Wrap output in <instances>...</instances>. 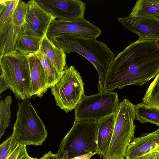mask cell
Listing matches in <instances>:
<instances>
[{
	"instance_id": "obj_1",
	"label": "cell",
	"mask_w": 159,
	"mask_h": 159,
	"mask_svg": "<svg viewBox=\"0 0 159 159\" xmlns=\"http://www.w3.org/2000/svg\"><path fill=\"white\" fill-rule=\"evenodd\" d=\"M159 71V46L156 40L131 43L115 57L107 75L106 91L129 85L141 86Z\"/></svg>"
},
{
	"instance_id": "obj_2",
	"label": "cell",
	"mask_w": 159,
	"mask_h": 159,
	"mask_svg": "<svg viewBox=\"0 0 159 159\" xmlns=\"http://www.w3.org/2000/svg\"><path fill=\"white\" fill-rule=\"evenodd\" d=\"M55 45L62 48L66 53L76 52L88 60L98 73V93L106 91V77L115 57L113 52L104 43L95 38H84L63 34L50 39Z\"/></svg>"
},
{
	"instance_id": "obj_3",
	"label": "cell",
	"mask_w": 159,
	"mask_h": 159,
	"mask_svg": "<svg viewBox=\"0 0 159 159\" xmlns=\"http://www.w3.org/2000/svg\"><path fill=\"white\" fill-rule=\"evenodd\" d=\"M27 55L14 50L0 56V93L9 89L19 100L33 96Z\"/></svg>"
},
{
	"instance_id": "obj_4",
	"label": "cell",
	"mask_w": 159,
	"mask_h": 159,
	"mask_svg": "<svg viewBox=\"0 0 159 159\" xmlns=\"http://www.w3.org/2000/svg\"><path fill=\"white\" fill-rule=\"evenodd\" d=\"M98 121L75 120L73 126L61 141L57 153L68 159L97 151Z\"/></svg>"
},
{
	"instance_id": "obj_5",
	"label": "cell",
	"mask_w": 159,
	"mask_h": 159,
	"mask_svg": "<svg viewBox=\"0 0 159 159\" xmlns=\"http://www.w3.org/2000/svg\"><path fill=\"white\" fill-rule=\"evenodd\" d=\"M11 135L13 144L35 146L41 145L47 138L45 125L29 101L19 103Z\"/></svg>"
},
{
	"instance_id": "obj_6",
	"label": "cell",
	"mask_w": 159,
	"mask_h": 159,
	"mask_svg": "<svg viewBox=\"0 0 159 159\" xmlns=\"http://www.w3.org/2000/svg\"><path fill=\"white\" fill-rule=\"evenodd\" d=\"M135 105L126 98L119 104L116 112L114 129L108 151L103 159L125 157L127 147L134 136L136 125Z\"/></svg>"
},
{
	"instance_id": "obj_7",
	"label": "cell",
	"mask_w": 159,
	"mask_h": 159,
	"mask_svg": "<svg viewBox=\"0 0 159 159\" xmlns=\"http://www.w3.org/2000/svg\"><path fill=\"white\" fill-rule=\"evenodd\" d=\"M84 85L75 66L66 65L60 80L51 88L56 105L66 113L74 109L84 95Z\"/></svg>"
},
{
	"instance_id": "obj_8",
	"label": "cell",
	"mask_w": 159,
	"mask_h": 159,
	"mask_svg": "<svg viewBox=\"0 0 159 159\" xmlns=\"http://www.w3.org/2000/svg\"><path fill=\"white\" fill-rule=\"evenodd\" d=\"M119 102L118 94L113 91L84 95L74 109L75 120L98 121L116 112Z\"/></svg>"
},
{
	"instance_id": "obj_9",
	"label": "cell",
	"mask_w": 159,
	"mask_h": 159,
	"mask_svg": "<svg viewBox=\"0 0 159 159\" xmlns=\"http://www.w3.org/2000/svg\"><path fill=\"white\" fill-rule=\"evenodd\" d=\"M102 30L84 18L75 20H53L47 33L50 40L59 34H67L84 38L96 39L101 35Z\"/></svg>"
},
{
	"instance_id": "obj_10",
	"label": "cell",
	"mask_w": 159,
	"mask_h": 159,
	"mask_svg": "<svg viewBox=\"0 0 159 159\" xmlns=\"http://www.w3.org/2000/svg\"><path fill=\"white\" fill-rule=\"evenodd\" d=\"M58 19L75 20L84 18L86 4L80 0H36Z\"/></svg>"
},
{
	"instance_id": "obj_11",
	"label": "cell",
	"mask_w": 159,
	"mask_h": 159,
	"mask_svg": "<svg viewBox=\"0 0 159 159\" xmlns=\"http://www.w3.org/2000/svg\"><path fill=\"white\" fill-rule=\"evenodd\" d=\"M25 30L28 34L42 38L52 22L56 18L40 6L36 0L28 1Z\"/></svg>"
},
{
	"instance_id": "obj_12",
	"label": "cell",
	"mask_w": 159,
	"mask_h": 159,
	"mask_svg": "<svg viewBox=\"0 0 159 159\" xmlns=\"http://www.w3.org/2000/svg\"><path fill=\"white\" fill-rule=\"evenodd\" d=\"M125 29L137 34L138 40H159V18L154 16L118 18Z\"/></svg>"
},
{
	"instance_id": "obj_13",
	"label": "cell",
	"mask_w": 159,
	"mask_h": 159,
	"mask_svg": "<svg viewBox=\"0 0 159 159\" xmlns=\"http://www.w3.org/2000/svg\"><path fill=\"white\" fill-rule=\"evenodd\" d=\"M27 8V3L20 0L13 12L0 56L16 50L15 44L18 36L22 32L25 31V18Z\"/></svg>"
},
{
	"instance_id": "obj_14",
	"label": "cell",
	"mask_w": 159,
	"mask_h": 159,
	"mask_svg": "<svg viewBox=\"0 0 159 159\" xmlns=\"http://www.w3.org/2000/svg\"><path fill=\"white\" fill-rule=\"evenodd\" d=\"M159 145V128L141 136H134L131 139L126 151V159H137L155 149Z\"/></svg>"
},
{
	"instance_id": "obj_15",
	"label": "cell",
	"mask_w": 159,
	"mask_h": 159,
	"mask_svg": "<svg viewBox=\"0 0 159 159\" xmlns=\"http://www.w3.org/2000/svg\"><path fill=\"white\" fill-rule=\"evenodd\" d=\"M27 57L33 95L42 98L49 89L45 71L40 61L35 53L27 55Z\"/></svg>"
},
{
	"instance_id": "obj_16",
	"label": "cell",
	"mask_w": 159,
	"mask_h": 159,
	"mask_svg": "<svg viewBox=\"0 0 159 159\" xmlns=\"http://www.w3.org/2000/svg\"><path fill=\"white\" fill-rule=\"evenodd\" d=\"M116 112L98 121L97 154L101 157L107 153L113 135Z\"/></svg>"
},
{
	"instance_id": "obj_17",
	"label": "cell",
	"mask_w": 159,
	"mask_h": 159,
	"mask_svg": "<svg viewBox=\"0 0 159 159\" xmlns=\"http://www.w3.org/2000/svg\"><path fill=\"white\" fill-rule=\"evenodd\" d=\"M39 50L52 61L59 72L63 73L66 66V53L62 48L57 47L50 40L46 34L42 38Z\"/></svg>"
},
{
	"instance_id": "obj_18",
	"label": "cell",
	"mask_w": 159,
	"mask_h": 159,
	"mask_svg": "<svg viewBox=\"0 0 159 159\" xmlns=\"http://www.w3.org/2000/svg\"><path fill=\"white\" fill-rule=\"evenodd\" d=\"M42 38L30 35L25 31L18 36L15 44V50L28 55L35 53L39 50Z\"/></svg>"
},
{
	"instance_id": "obj_19",
	"label": "cell",
	"mask_w": 159,
	"mask_h": 159,
	"mask_svg": "<svg viewBox=\"0 0 159 159\" xmlns=\"http://www.w3.org/2000/svg\"><path fill=\"white\" fill-rule=\"evenodd\" d=\"M134 17L154 16L159 18V0H138L129 15Z\"/></svg>"
},
{
	"instance_id": "obj_20",
	"label": "cell",
	"mask_w": 159,
	"mask_h": 159,
	"mask_svg": "<svg viewBox=\"0 0 159 159\" xmlns=\"http://www.w3.org/2000/svg\"><path fill=\"white\" fill-rule=\"evenodd\" d=\"M19 0L0 1V39L6 38L8 28L13 12Z\"/></svg>"
},
{
	"instance_id": "obj_21",
	"label": "cell",
	"mask_w": 159,
	"mask_h": 159,
	"mask_svg": "<svg viewBox=\"0 0 159 159\" xmlns=\"http://www.w3.org/2000/svg\"><path fill=\"white\" fill-rule=\"evenodd\" d=\"M136 119L141 124L149 122L159 126V109L143 103L135 105Z\"/></svg>"
},
{
	"instance_id": "obj_22",
	"label": "cell",
	"mask_w": 159,
	"mask_h": 159,
	"mask_svg": "<svg viewBox=\"0 0 159 159\" xmlns=\"http://www.w3.org/2000/svg\"><path fill=\"white\" fill-rule=\"evenodd\" d=\"M39 58L43 66L45 74L49 88L53 86L60 80L63 73L59 72L52 61L42 51L35 53Z\"/></svg>"
},
{
	"instance_id": "obj_23",
	"label": "cell",
	"mask_w": 159,
	"mask_h": 159,
	"mask_svg": "<svg viewBox=\"0 0 159 159\" xmlns=\"http://www.w3.org/2000/svg\"><path fill=\"white\" fill-rule=\"evenodd\" d=\"M142 103L159 109V71L142 98Z\"/></svg>"
},
{
	"instance_id": "obj_24",
	"label": "cell",
	"mask_w": 159,
	"mask_h": 159,
	"mask_svg": "<svg viewBox=\"0 0 159 159\" xmlns=\"http://www.w3.org/2000/svg\"><path fill=\"white\" fill-rule=\"evenodd\" d=\"M12 98L10 95L0 102V139L3 134L5 129L10 125L11 105Z\"/></svg>"
},
{
	"instance_id": "obj_25",
	"label": "cell",
	"mask_w": 159,
	"mask_h": 159,
	"mask_svg": "<svg viewBox=\"0 0 159 159\" xmlns=\"http://www.w3.org/2000/svg\"><path fill=\"white\" fill-rule=\"evenodd\" d=\"M26 145L13 144L6 159H38L30 157L26 149Z\"/></svg>"
},
{
	"instance_id": "obj_26",
	"label": "cell",
	"mask_w": 159,
	"mask_h": 159,
	"mask_svg": "<svg viewBox=\"0 0 159 159\" xmlns=\"http://www.w3.org/2000/svg\"><path fill=\"white\" fill-rule=\"evenodd\" d=\"M13 144L11 135L0 145V159H6L11 148Z\"/></svg>"
},
{
	"instance_id": "obj_27",
	"label": "cell",
	"mask_w": 159,
	"mask_h": 159,
	"mask_svg": "<svg viewBox=\"0 0 159 159\" xmlns=\"http://www.w3.org/2000/svg\"><path fill=\"white\" fill-rule=\"evenodd\" d=\"M96 154H97L96 153L89 152L86 154L75 157L70 159H90L93 156ZM61 158L62 159H68L64 156H63Z\"/></svg>"
},
{
	"instance_id": "obj_28",
	"label": "cell",
	"mask_w": 159,
	"mask_h": 159,
	"mask_svg": "<svg viewBox=\"0 0 159 159\" xmlns=\"http://www.w3.org/2000/svg\"><path fill=\"white\" fill-rule=\"evenodd\" d=\"M137 159H157L155 149Z\"/></svg>"
},
{
	"instance_id": "obj_29",
	"label": "cell",
	"mask_w": 159,
	"mask_h": 159,
	"mask_svg": "<svg viewBox=\"0 0 159 159\" xmlns=\"http://www.w3.org/2000/svg\"><path fill=\"white\" fill-rule=\"evenodd\" d=\"M59 157L57 154H53L51 151L46 152L39 159H58Z\"/></svg>"
},
{
	"instance_id": "obj_30",
	"label": "cell",
	"mask_w": 159,
	"mask_h": 159,
	"mask_svg": "<svg viewBox=\"0 0 159 159\" xmlns=\"http://www.w3.org/2000/svg\"><path fill=\"white\" fill-rule=\"evenodd\" d=\"M155 152L157 159H159V145H157V147L155 148Z\"/></svg>"
},
{
	"instance_id": "obj_31",
	"label": "cell",
	"mask_w": 159,
	"mask_h": 159,
	"mask_svg": "<svg viewBox=\"0 0 159 159\" xmlns=\"http://www.w3.org/2000/svg\"><path fill=\"white\" fill-rule=\"evenodd\" d=\"M113 159H124V157H120L116 158H114Z\"/></svg>"
},
{
	"instance_id": "obj_32",
	"label": "cell",
	"mask_w": 159,
	"mask_h": 159,
	"mask_svg": "<svg viewBox=\"0 0 159 159\" xmlns=\"http://www.w3.org/2000/svg\"><path fill=\"white\" fill-rule=\"evenodd\" d=\"M156 43L157 45L159 46V40H156Z\"/></svg>"
},
{
	"instance_id": "obj_33",
	"label": "cell",
	"mask_w": 159,
	"mask_h": 159,
	"mask_svg": "<svg viewBox=\"0 0 159 159\" xmlns=\"http://www.w3.org/2000/svg\"><path fill=\"white\" fill-rule=\"evenodd\" d=\"M58 159H61L60 158H59H59H58Z\"/></svg>"
},
{
	"instance_id": "obj_34",
	"label": "cell",
	"mask_w": 159,
	"mask_h": 159,
	"mask_svg": "<svg viewBox=\"0 0 159 159\" xmlns=\"http://www.w3.org/2000/svg\"><path fill=\"white\" fill-rule=\"evenodd\" d=\"M61 159H62L61 158H60Z\"/></svg>"
}]
</instances>
